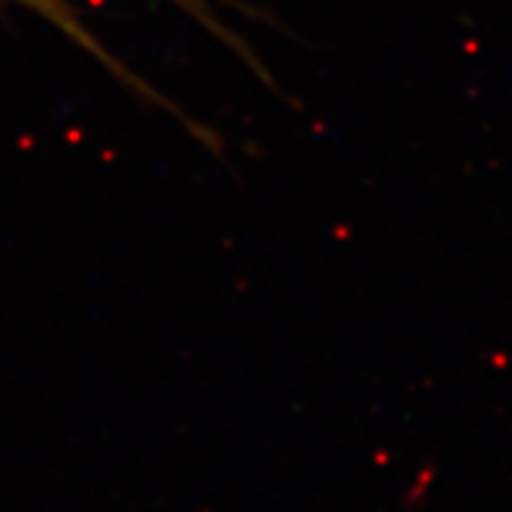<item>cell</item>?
<instances>
[{
  "instance_id": "obj_1",
  "label": "cell",
  "mask_w": 512,
  "mask_h": 512,
  "mask_svg": "<svg viewBox=\"0 0 512 512\" xmlns=\"http://www.w3.org/2000/svg\"><path fill=\"white\" fill-rule=\"evenodd\" d=\"M16 3H24V6H27V8H32L34 14H40V16H45V19H48V21H53L55 27L61 29L63 34H68V37H71V40L76 42V45H81V48L87 50V53L92 55V58H95V61H100L102 66L108 68V71L115 76V79H121L123 84H128V87H131V89H136V92H139V95H142L144 100L155 102V105H160V108L170 110V113L176 115L178 121H183V123H186V126L191 128V131H194V134L202 136V142H207L209 147H217V142H215V139H209L207 131H202V128L196 126L194 121H189V118H186V115H183L181 110H178L176 105H173V102L165 100V97H162L160 92H155V89H152V84H147V81H144V79H139V76H136L134 71H131V68L123 66V63L118 61L115 55H110V50L105 48V45H102V42L97 40L95 34H92L87 27H84V24H81L79 16H76L74 11H71V8H68L66 3H63V0H16Z\"/></svg>"
}]
</instances>
